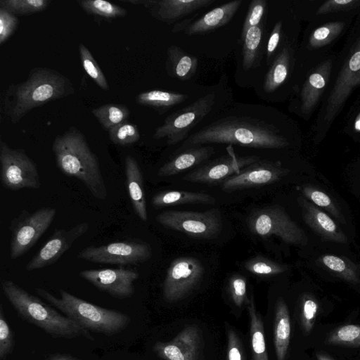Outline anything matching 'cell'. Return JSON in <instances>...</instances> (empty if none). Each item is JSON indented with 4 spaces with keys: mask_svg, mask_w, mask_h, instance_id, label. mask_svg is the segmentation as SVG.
<instances>
[{
    "mask_svg": "<svg viewBox=\"0 0 360 360\" xmlns=\"http://www.w3.org/2000/svg\"><path fill=\"white\" fill-rule=\"evenodd\" d=\"M14 345V337L12 330L4 316L2 305L0 307V359L7 357Z\"/></svg>",
    "mask_w": 360,
    "mask_h": 360,
    "instance_id": "cell-44",
    "label": "cell"
},
{
    "mask_svg": "<svg viewBox=\"0 0 360 360\" xmlns=\"http://www.w3.org/2000/svg\"><path fill=\"white\" fill-rule=\"evenodd\" d=\"M227 359L245 360L241 342L232 329L227 331Z\"/></svg>",
    "mask_w": 360,
    "mask_h": 360,
    "instance_id": "cell-48",
    "label": "cell"
},
{
    "mask_svg": "<svg viewBox=\"0 0 360 360\" xmlns=\"http://www.w3.org/2000/svg\"><path fill=\"white\" fill-rule=\"evenodd\" d=\"M248 226L252 233L260 237L276 236L288 244L296 245L307 243L304 231L277 205L252 212L248 219Z\"/></svg>",
    "mask_w": 360,
    "mask_h": 360,
    "instance_id": "cell-8",
    "label": "cell"
},
{
    "mask_svg": "<svg viewBox=\"0 0 360 360\" xmlns=\"http://www.w3.org/2000/svg\"><path fill=\"white\" fill-rule=\"evenodd\" d=\"M244 268L250 273L259 276L277 275L288 269L285 265L262 257L248 259L244 264Z\"/></svg>",
    "mask_w": 360,
    "mask_h": 360,
    "instance_id": "cell-39",
    "label": "cell"
},
{
    "mask_svg": "<svg viewBox=\"0 0 360 360\" xmlns=\"http://www.w3.org/2000/svg\"><path fill=\"white\" fill-rule=\"evenodd\" d=\"M215 201L213 196L203 192L167 191L155 194L151 203L155 207H162L184 204H214Z\"/></svg>",
    "mask_w": 360,
    "mask_h": 360,
    "instance_id": "cell-27",
    "label": "cell"
},
{
    "mask_svg": "<svg viewBox=\"0 0 360 360\" xmlns=\"http://www.w3.org/2000/svg\"><path fill=\"white\" fill-rule=\"evenodd\" d=\"M316 357L317 360H335L328 355L321 352H317L316 353Z\"/></svg>",
    "mask_w": 360,
    "mask_h": 360,
    "instance_id": "cell-51",
    "label": "cell"
},
{
    "mask_svg": "<svg viewBox=\"0 0 360 360\" xmlns=\"http://www.w3.org/2000/svg\"><path fill=\"white\" fill-rule=\"evenodd\" d=\"M56 213V209L51 207H43L32 212L23 210L11 221V259L22 257L36 244L51 225Z\"/></svg>",
    "mask_w": 360,
    "mask_h": 360,
    "instance_id": "cell-6",
    "label": "cell"
},
{
    "mask_svg": "<svg viewBox=\"0 0 360 360\" xmlns=\"http://www.w3.org/2000/svg\"><path fill=\"white\" fill-rule=\"evenodd\" d=\"M46 360H82L70 355L56 354L49 356Z\"/></svg>",
    "mask_w": 360,
    "mask_h": 360,
    "instance_id": "cell-50",
    "label": "cell"
},
{
    "mask_svg": "<svg viewBox=\"0 0 360 360\" xmlns=\"http://www.w3.org/2000/svg\"><path fill=\"white\" fill-rule=\"evenodd\" d=\"M52 150L62 173L80 181L94 198H107L108 192L97 157L77 129L70 127L56 136Z\"/></svg>",
    "mask_w": 360,
    "mask_h": 360,
    "instance_id": "cell-2",
    "label": "cell"
},
{
    "mask_svg": "<svg viewBox=\"0 0 360 360\" xmlns=\"http://www.w3.org/2000/svg\"><path fill=\"white\" fill-rule=\"evenodd\" d=\"M229 292L234 304L240 307L248 300L246 279L241 275H234L229 280Z\"/></svg>",
    "mask_w": 360,
    "mask_h": 360,
    "instance_id": "cell-45",
    "label": "cell"
},
{
    "mask_svg": "<svg viewBox=\"0 0 360 360\" xmlns=\"http://www.w3.org/2000/svg\"><path fill=\"white\" fill-rule=\"evenodd\" d=\"M263 28L262 25L250 28L242 38L243 44V67L245 70L257 65L261 44L262 41Z\"/></svg>",
    "mask_w": 360,
    "mask_h": 360,
    "instance_id": "cell-30",
    "label": "cell"
},
{
    "mask_svg": "<svg viewBox=\"0 0 360 360\" xmlns=\"http://www.w3.org/2000/svg\"><path fill=\"white\" fill-rule=\"evenodd\" d=\"M282 30V22L278 21L274 25L266 46V57L269 60L274 55L279 44Z\"/></svg>",
    "mask_w": 360,
    "mask_h": 360,
    "instance_id": "cell-49",
    "label": "cell"
},
{
    "mask_svg": "<svg viewBox=\"0 0 360 360\" xmlns=\"http://www.w3.org/2000/svg\"><path fill=\"white\" fill-rule=\"evenodd\" d=\"M19 20L16 15L0 8V44L2 45L16 30Z\"/></svg>",
    "mask_w": 360,
    "mask_h": 360,
    "instance_id": "cell-46",
    "label": "cell"
},
{
    "mask_svg": "<svg viewBox=\"0 0 360 360\" xmlns=\"http://www.w3.org/2000/svg\"><path fill=\"white\" fill-rule=\"evenodd\" d=\"M1 181L3 186L16 191L38 189L41 183L34 161L22 149H14L0 141Z\"/></svg>",
    "mask_w": 360,
    "mask_h": 360,
    "instance_id": "cell-7",
    "label": "cell"
},
{
    "mask_svg": "<svg viewBox=\"0 0 360 360\" xmlns=\"http://www.w3.org/2000/svg\"><path fill=\"white\" fill-rule=\"evenodd\" d=\"M204 274L201 262L193 257H180L171 262L163 283V297L174 302L186 297Z\"/></svg>",
    "mask_w": 360,
    "mask_h": 360,
    "instance_id": "cell-12",
    "label": "cell"
},
{
    "mask_svg": "<svg viewBox=\"0 0 360 360\" xmlns=\"http://www.w3.org/2000/svg\"><path fill=\"white\" fill-rule=\"evenodd\" d=\"M360 6V0H328L317 9L319 15L345 11L356 8Z\"/></svg>",
    "mask_w": 360,
    "mask_h": 360,
    "instance_id": "cell-47",
    "label": "cell"
},
{
    "mask_svg": "<svg viewBox=\"0 0 360 360\" xmlns=\"http://www.w3.org/2000/svg\"><path fill=\"white\" fill-rule=\"evenodd\" d=\"M124 170L129 196L136 215L143 221L148 220L146 201L141 171L136 159L127 155Z\"/></svg>",
    "mask_w": 360,
    "mask_h": 360,
    "instance_id": "cell-23",
    "label": "cell"
},
{
    "mask_svg": "<svg viewBox=\"0 0 360 360\" xmlns=\"http://www.w3.org/2000/svg\"><path fill=\"white\" fill-rule=\"evenodd\" d=\"M214 153L210 146H198L186 148L169 161L164 164L158 171L160 177H168L179 174L196 166Z\"/></svg>",
    "mask_w": 360,
    "mask_h": 360,
    "instance_id": "cell-24",
    "label": "cell"
},
{
    "mask_svg": "<svg viewBox=\"0 0 360 360\" xmlns=\"http://www.w3.org/2000/svg\"><path fill=\"white\" fill-rule=\"evenodd\" d=\"M89 229V224L82 221L68 229H55L49 240L27 263L25 270L32 271L55 264Z\"/></svg>",
    "mask_w": 360,
    "mask_h": 360,
    "instance_id": "cell-14",
    "label": "cell"
},
{
    "mask_svg": "<svg viewBox=\"0 0 360 360\" xmlns=\"http://www.w3.org/2000/svg\"><path fill=\"white\" fill-rule=\"evenodd\" d=\"M155 219L167 229L195 238H212L221 229V217L216 210L202 212L167 210L158 214Z\"/></svg>",
    "mask_w": 360,
    "mask_h": 360,
    "instance_id": "cell-11",
    "label": "cell"
},
{
    "mask_svg": "<svg viewBox=\"0 0 360 360\" xmlns=\"http://www.w3.org/2000/svg\"><path fill=\"white\" fill-rule=\"evenodd\" d=\"M188 96L161 90H151L139 94L136 102L143 105L156 108H169L186 100Z\"/></svg>",
    "mask_w": 360,
    "mask_h": 360,
    "instance_id": "cell-31",
    "label": "cell"
},
{
    "mask_svg": "<svg viewBox=\"0 0 360 360\" xmlns=\"http://www.w3.org/2000/svg\"><path fill=\"white\" fill-rule=\"evenodd\" d=\"M354 128L356 132H360V111L354 120Z\"/></svg>",
    "mask_w": 360,
    "mask_h": 360,
    "instance_id": "cell-52",
    "label": "cell"
},
{
    "mask_svg": "<svg viewBox=\"0 0 360 360\" xmlns=\"http://www.w3.org/2000/svg\"><path fill=\"white\" fill-rule=\"evenodd\" d=\"M304 195L311 200L315 205L327 210L335 218L341 220L340 214L331 198L325 193L311 186L302 188Z\"/></svg>",
    "mask_w": 360,
    "mask_h": 360,
    "instance_id": "cell-42",
    "label": "cell"
},
{
    "mask_svg": "<svg viewBox=\"0 0 360 360\" xmlns=\"http://www.w3.org/2000/svg\"><path fill=\"white\" fill-rule=\"evenodd\" d=\"M152 256L150 246L142 242L116 241L99 246H88L78 254L79 259L96 264H137Z\"/></svg>",
    "mask_w": 360,
    "mask_h": 360,
    "instance_id": "cell-10",
    "label": "cell"
},
{
    "mask_svg": "<svg viewBox=\"0 0 360 360\" xmlns=\"http://www.w3.org/2000/svg\"><path fill=\"white\" fill-rule=\"evenodd\" d=\"M326 344L350 347H360V326L347 324L333 330Z\"/></svg>",
    "mask_w": 360,
    "mask_h": 360,
    "instance_id": "cell-35",
    "label": "cell"
},
{
    "mask_svg": "<svg viewBox=\"0 0 360 360\" xmlns=\"http://www.w3.org/2000/svg\"><path fill=\"white\" fill-rule=\"evenodd\" d=\"M344 27L345 23L342 21L329 22L322 25L310 35L309 46L318 49L328 45L340 35Z\"/></svg>",
    "mask_w": 360,
    "mask_h": 360,
    "instance_id": "cell-36",
    "label": "cell"
},
{
    "mask_svg": "<svg viewBox=\"0 0 360 360\" xmlns=\"http://www.w3.org/2000/svg\"><path fill=\"white\" fill-rule=\"evenodd\" d=\"M360 85V37L351 49L329 94L323 120L332 122L353 90Z\"/></svg>",
    "mask_w": 360,
    "mask_h": 360,
    "instance_id": "cell-13",
    "label": "cell"
},
{
    "mask_svg": "<svg viewBox=\"0 0 360 360\" xmlns=\"http://www.w3.org/2000/svg\"><path fill=\"white\" fill-rule=\"evenodd\" d=\"M227 150L229 152V155L191 172L184 179L193 183L214 184L239 174L245 167L259 160V158L255 155L237 157L233 152V148L231 152L229 148Z\"/></svg>",
    "mask_w": 360,
    "mask_h": 360,
    "instance_id": "cell-16",
    "label": "cell"
},
{
    "mask_svg": "<svg viewBox=\"0 0 360 360\" xmlns=\"http://www.w3.org/2000/svg\"><path fill=\"white\" fill-rule=\"evenodd\" d=\"M35 291L65 316L88 330L112 335L124 330L131 321L125 314L101 307L63 289L59 290V297L41 288H37Z\"/></svg>",
    "mask_w": 360,
    "mask_h": 360,
    "instance_id": "cell-5",
    "label": "cell"
},
{
    "mask_svg": "<svg viewBox=\"0 0 360 360\" xmlns=\"http://www.w3.org/2000/svg\"><path fill=\"white\" fill-rule=\"evenodd\" d=\"M319 304L311 295H304L301 301L300 322L305 334L311 331L316 322Z\"/></svg>",
    "mask_w": 360,
    "mask_h": 360,
    "instance_id": "cell-41",
    "label": "cell"
},
{
    "mask_svg": "<svg viewBox=\"0 0 360 360\" xmlns=\"http://www.w3.org/2000/svg\"><path fill=\"white\" fill-rule=\"evenodd\" d=\"M79 51L83 68L86 74L100 88L108 91L107 79L90 51L84 44H80Z\"/></svg>",
    "mask_w": 360,
    "mask_h": 360,
    "instance_id": "cell-38",
    "label": "cell"
},
{
    "mask_svg": "<svg viewBox=\"0 0 360 360\" xmlns=\"http://www.w3.org/2000/svg\"><path fill=\"white\" fill-rule=\"evenodd\" d=\"M241 4V0H235L212 9L196 20L185 24L184 33L188 36L203 34L225 25L234 16Z\"/></svg>",
    "mask_w": 360,
    "mask_h": 360,
    "instance_id": "cell-21",
    "label": "cell"
},
{
    "mask_svg": "<svg viewBox=\"0 0 360 360\" xmlns=\"http://www.w3.org/2000/svg\"><path fill=\"white\" fill-rule=\"evenodd\" d=\"M248 311L250 317V335L253 360H269L264 340V324L260 314L255 305L253 297L248 300Z\"/></svg>",
    "mask_w": 360,
    "mask_h": 360,
    "instance_id": "cell-28",
    "label": "cell"
},
{
    "mask_svg": "<svg viewBox=\"0 0 360 360\" xmlns=\"http://www.w3.org/2000/svg\"><path fill=\"white\" fill-rule=\"evenodd\" d=\"M198 58L186 53L180 47L171 45L167 49L166 69L168 74L179 80H188L196 72Z\"/></svg>",
    "mask_w": 360,
    "mask_h": 360,
    "instance_id": "cell-26",
    "label": "cell"
},
{
    "mask_svg": "<svg viewBox=\"0 0 360 360\" xmlns=\"http://www.w3.org/2000/svg\"><path fill=\"white\" fill-rule=\"evenodd\" d=\"M207 143H230L256 148L277 149L288 145L287 139L271 124L263 121L229 118L211 123L190 135L181 147Z\"/></svg>",
    "mask_w": 360,
    "mask_h": 360,
    "instance_id": "cell-1",
    "label": "cell"
},
{
    "mask_svg": "<svg viewBox=\"0 0 360 360\" xmlns=\"http://www.w3.org/2000/svg\"><path fill=\"white\" fill-rule=\"evenodd\" d=\"M78 3L87 13L106 19L123 17L127 13L125 8L104 0H82Z\"/></svg>",
    "mask_w": 360,
    "mask_h": 360,
    "instance_id": "cell-34",
    "label": "cell"
},
{
    "mask_svg": "<svg viewBox=\"0 0 360 360\" xmlns=\"http://www.w3.org/2000/svg\"><path fill=\"white\" fill-rule=\"evenodd\" d=\"M290 53L288 47H284L273 61L267 72L264 89L271 93L276 91L286 80L290 70Z\"/></svg>",
    "mask_w": 360,
    "mask_h": 360,
    "instance_id": "cell-29",
    "label": "cell"
},
{
    "mask_svg": "<svg viewBox=\"0 0 360 360\" xmlns=\"http://www.w3.org/2000/svg\"><path fill=\"white\" fill-rule=\"evenodd\" d=\"M73 92L72 83L58 72L36 68L25 82L9 86L5 98L6 112L15 123L32 109Z\"/></svg>",
    "mask_w": 360,
    "mask_h": 360,
    "instance_id": "cell-3",
    "label": "cell"
},
{
    "mask_svg": "<svg viewBox=\"0 0 360 360\" xmlns=\"http://www.w3.org/2000/svg\"><path fill=\"white\" fill-rule=\"evenodd\" d=\"M79 276L101 291L111 296L124 299L134 292V283L138 279V271L124 268L86 269Z\"/></svg>",
    "mask_w": 360,
    "mask_h": 360,
    "instance_id": "cell-15",
    "label": "cell"
},
{
    "mask_svg": "<svg viewBox=\"0 0 360 360\" xmlns=\"http://www.w3.org/2000/svg\"><path fill=\"white\" fill-rule=\"evenodd\" d=\"M4 294L25 320L55 338H84L93 340L89 330L30 294L14 281L3 279Z\"/></svg>",
    "mask_w": 360,
    "mask_h": 360,
    "instance_id": "cell-4",
    "label": "cell"
},
{
    "mask_svg": "<svg viewBox=\"0 0 360 360\" xmlns=\"http://www.w3.org/2000/svg\"><path fill=\"white\" fill-rule=\"evenodd\" d=\"M298 202L305 223L314 232L327 240L347 242L346 236L326 213L302 198H298Z\"/></svg>",
    "mask_w": 360,
    "mask_h": 360,
    "instance_id": "cell-20",
    "label": "cell"
},
{
    "mask_svg": "<svg viewBox=\"0 0 360 360\" xmlns=\"http://www.w3.org/2000/svg\"><path fill=\"white\" fill-rule=\"evenodd\" d=\"M108 133L111 141L120 146L134 143L139 140L141 136L137 127L127 122L112 128Z\"/></svg>",
    "mask_w": 360,
    "mask_h": 360,
    "instance_id": "cell-40",
    "label": "cell"
},
{
    "mask_svg": "<svg viewBox=\"0 0 360 360\" xmlns=\"http://www.w3.org/2000/svg\"><path fill=\"white\" fill-rule=\"evenodd\" d=\"M202 338L196 326H187L172 340L157 342L153 351L162 360H198Z\"/></svg>",
    "mask_w": 360,
    "mask_h": 360,
    "instance_id": "cell-18",
    "label": "cell"
},
{
    "mask_svg": "<svg viewBox=\"0 0 360 360\" xmlns=\"http://www.w3.org/2000/svg\"><path fill=\"white\" fill-rule=\"evenodd\" d=\"M214 93L207 94L169 115L153 134L156 139H167L169 145L185 141L190 131L210 112L215 102Z\"/></svg>",
    "mask_w": 360,
    "mask_h": 360,
    "instance_id": "cell-9",
    "label": "cell"
},
{
    "mask_svg": "<svg viewBox=\"0 0 360 360\" xmlns=\"http://www.w3.org/2000/svg\"><path fill=\"white\" fill-rule=\"evenodd\" d=\"M320 259L326 268L339 277L354 284L360 283L358 267L348 259L333 255H326Z\"/></svg>",
    "mask_w": 360,
    "mask_h": 360,
    "instance_id": "cell-33",
    "label": "cell"
},
{
    "mask_svg": "<svg viewBox=\"0 0 360 360\" xmlns=\"http://www.w3.org/2000/svg\"><path fill=\"white\" fill-rule=\"evenodd\" d=\"M266 8L267 2L265 0H253L251 1L243 22L241 38L245 36L250 28L260 25Z\"/></svg>",
    "mask_w": 360,
    "mask_h": 360,
    "instance_id": "cell-43",
    "label": "cell"
},
{
    "mask_svg": "<svg viewBox=\"0 0 360 360\" xmlns=\"http://www.w3.org/2000/svg\"><path fill=\"white\" fill-rule=\"evenodd\" d=\"M331 60L321 63L308 77L300 93V108L304 115L309 114L319 102L330 78Z\"/></svg>",
    "mask_w": 360,
    "mask_h": 360,
    "instance_id": "cell-22",
    "label": "cell"
},
{
    "mask_svg": "<svg viewBox=\"0 0 360 360\" xmlns=\"http://www.w3.org/2000/svg\"><path fill=\"white\" fill-rule=\"evenodd\" d=\"M279 162H257L239 174L222 182L221 189L226 192L274 184L288 173Z\"/></svg>",
    "mask_w": 360,
    "mask_h": 360,
    "instance_id": "cell-17",
    "label": "cell"
},
{
    "mask_svg": "<svg viewBox=\"0 0 360 360\" xmlns=\"http://www.w3.org/2000/svg\"><path fill=\"white\" fill-rule=\"evenodd\" d=\"M291 333L290 319L288 307L281 298L276 304L274 342L277 360H285Z\"/></svg>",
    "mask_w": 360,
    "mask_h": 360,
    "instance_id": "cell-25",
    "label": "cell"
},
{
    "mask_svg": "<svg viewBox=\"0 0 360 360\" xmlns=\"http://www.w3.org/2000/svg\"><path fill=\"white\" fill-rule=\"evenodd\" d=\"M49 3V0H1L0 8L15 15H30L43 11Z\"/></svg>",
    "mask_w": 360,
    "mask_h": 360,
    "instance_id": "cell-37",
    "label": "cell"
},
{
    "mask_svg": "<svg viewBox=\"0 0 360 360\" xmlns=\"http://www.w3.org/2000/svg\"><path fill=\"white\" fill-rule=\"evenodd\" d=\"M91 112L107 131L127 122L130 114L126 105L112 103L96 108Z\"/></svg>",
    "mask_w": 360,
    "mask_h": 360,
    "instance_id": "cell-32",
    "label": "cell"
},
{
    "mask_svg": "<svg viewBox=\"0 0 360 360\" xmlns=\"http://www.w3.org/2000/svg\"><path fill=\"white\" fill-rule=\"evenodd\" d=\"M214 2L215 0H143L142 5L155 18L172 24Z\"/></svg>",
    "mask_w": 360,
    "mask_h": 360,
    "instance_id": "cell-19",
    "label": "cell"
}]
</instances>
